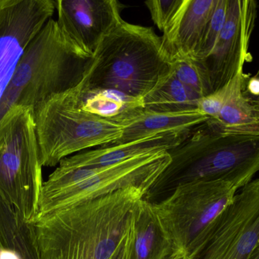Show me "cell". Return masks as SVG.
<instances>
[{
	"instance_id": "26",
	"label": "cell",
	"mask_w": 259,
	"mask_h": 259,
	"mask_svg": "<svg viewBox=\"0 0 259 259\" xmlns=\"http://www.w3.org/2000/svg\"><path fill=\"white\" fill-rule=\"evenodd\" d=\"M133 237H134V232H133L132 220L131 226H130L128 231H127L124 240H123L122 243L120 245L119 247L117 249L116 252H115V253L114 254L113 256L111 259H131Z\"/></svg>"
},
{
	"instance_id": "25",
	"label": "cell",
	"mask_w": 259,
	"mask_h": 259,
	"mask_svg": "<svg viewBox=\"0 0 259 259\" xmlns=\"http://www.w3.org/2000/svg\"><path fill=\"white\" fill-rule=\"evenodd\" d=\"M242 94L248 101L259 108V68L252 77L244 73Z\"/></svg>"
},
{
	"instance_id": "28",
	"label": "cell",
	"mask_w": 259,
	"mask_h": 259,
	"mask_svg": "<svg viewBox=\"0 0 259 259\" xmlns=\"http://www.w3.org/2000/svg\"><path fill=\"white\" fill-rule=\"evenodd\" d=\"M249 259H259V245L257 246L256 249L254 250V252H252Z\"/></svg>"
},
{
	"instance_id": "5",
	"label": "cell",
	"mask_w": 259,
	"mask_h": 259,
	"mask_svg": "<svg viewBox=\"0 0 259 259\" xmlns=\"http://www.w3.org/2000/svg\"><path fill=\"white\" fill-rule=\"evenodd\" d=\"M82 101L77 87L33 109L42 167H55L73 154L110 145L121 138L124 126L87 112Z\"/></svg>"
},
{
	"instance_id": "7",
	"label": "cell",
	"mask_w": 259,
	"mask_h": 259,
	"mask_svg": "<svg viewBox=\"0 0 259 259\" xmlns=\"http://www.w3.org/2000/svg\"><path fill=\"white\" fill-rule=\"evenodd\" d=\"M237 188L221 181L180 186L154 204L177 251L187 249L233 202Z\"/></svg>"
},
{
	"instance_id": "10",
	"label": "cell",
	"mask_w": 259,
	"mask_h": 259,
	"mask_svg": "<svg viewBox=\"0 0 259 259\" xmlns=\"http://www.w3.org/2000/svg\"><path fill=\"white\" fill-rule=\"evenodd\" d=\"M256 17V2L228 0L225 24L215 46L208 57L199 59L206 71L212 92L243 71Z\"/></svg>"
},
{
	"instance_id": "4",
	"label": "cell",
	"mask_w": 259,
	"mask_h": 259,
	"mask_svg": "<svg viewBox=\"0 0 259 259\" xmlns=\"http://www.w3.org/2000/svg\"><path fill=\"white\" fill-rule=\"evenodd\" d=\"M171 71L161 36L152 27L121 19L94 51L77 88L82 96L96 90H113L143 100Z\"/></svg>"
},
{
	"instance_id": "23",
	"label": "cell",
	"mask_w": 259,
	"mask_h": 259,
	"mask_svg": "<svg viewBox=\"0 0 259 259\" xmlns=\"http://www.w3.org/2000/svg\"><path fill=\"white\" fill-rule=\"evenodd\" d=\"M243 71H240L229 83L225 85L217 91L205 97H201L198 101V111L202 113L208 119H214L218 117L221 109L229 98L238 82L241 79Z\"/></svg>"
},
{
	"instance_id": "19",
	"label": "cell",
	"mask_w": 259,
	"mask_h": 259,
	"mask_svg": "<svg viewBox=\"0 0 259 259\" xmlns=\"http://www.w3.org/2000/svg\"><path fill=\"white\" fill-rule=\"evenodd\" d=\"M200 98V96L183 85L171 71L143 98V107L145 110L155 113L198 110Z\"/></svg>"
},
{
	"instance_id": "22",
	"label": "cell",
	"mask_w": 259,
	"mask_h": 259,
	"mask_svg": "<svg viewBox=\"0 0 259 259\" xmlns=\"http://www.w3.org/2000/svg\"><path fill=\"white\" fill-rule=\"evenodd\" d=\"M227 9L228 0H218L217 6L208 23L199 53L195 59H204L211 54L225 24Z\"/></svg>"
},
{
	"instance_id": "1",
	"label": "cell",
	"mask_w": 259,
	"mask_h": 259,
	"mask_svg": "<svg viewBox=\"0 0 259 259\" xmlns=\"http://www.w3.org/2000/svg\"><path fill=\"white\" fill-rule=\"evenodd\" d=\"M148 190L130 187L36 216L41 259H111L128 231Z\"/></svg>"
},
{
	"instance_id": "6",
	"label": "cell",
	"mask_w": 259,
	"mask_h": 259,
	"mask_svg": "<svg viewBox=\"0 0 259 259\" xmlns=\"http://www.w3.org/2000/svg\"><path fill=\"white\" fill-rule=\"evenodd\" d=\"M42 168L33 109L13 106L0 120V193L30 223L39 211Z\"/></svg>"
},
{
	"instance_id": "8",
	"label": "cell",
	"mask_w": 259,
	"mask_h": 259,
	"mask_svg": "<svg viewBox=\"0 0 259 259\" xmlns=\"http://www.w3.org/2000/svg\"><path fill=\"white\" fill-rule=\"evenodd\" d=\"M258 245L259 178L237 193L184 259H249Z\"/></svg>"
},
{
	"instance_id": "2",
	"label": "cell",
	"mask_w": 259,
	"mask_h": 259,
	"mask_svg": "<svg viewBox=\"0 0 259 259\" xmlns=\"http://www.w3.org/2000/svg\"><path fill=\"white\" fill-rule=\"evenodd\" d=\"M167 152L170 163L143 198L151 203L190 182L221 181L240 190L259 171V134L222 132L207 122Z\"/></svg>"
},
{
	"instance_id": "18",
	"label": "cell",
	"mask_w": 259,
	"mask_h": 259,
	"mask_svg": "<svg viewBox=\"0 0 259 259\" xmlns=\"http://www.w3.org/2000/svg\"><path fill=\"white\" fill-rule=\"evenodd\" d=\"M244 73L217 117L207 123L214 129L228 133L259 134V108L242 94Z\"/></svg>"
},
{
	"instance_id": "3",
	"label": "cell",
	"mask_w": 259,
	"mask_h": 259,
	"mask_svg": "<svg viewBox=\"0 0 259 259\" xmlns=\"http://www.w3.org/2000/svg\"><path fill=\"white\" fill-rule=\"evenodd\" d=\"M94 59L57 21L50 19L23 50L0 97V120L15 106L34 109L53 96L77 88Z\"/></svg>"
},
{
	"instance_id": "16",
	"label": "cell",
	"mask_w": 259,
	"mask_h": 259,
	"mask_svg": "<svg viewBox=\"0 0 259 259\" xmlns=\"http://www.w3.org/2000/svg\"><path fill=\"white\" fill-rule=\"evenodd\" d=\"M208 120V117L198 110L155 113L143 109L123 123L122 135L110 145L132 142L170 131L193 129Z\"/></svg>"
},
{
	"instance_id": "12",
	"label": "cell",
	"mask_w": 259,
	"mask_h": 259,
	"mask_svg": "<svg viewBox=\"0 0 259 259\" xmlns=\"http://www.w3.org/2000/svg\"><path fill=\"white\" fill-rule=\"evenodd\" d=\"M218 0H183L161 36L172 61L196 58Z\"/></svg>"
},
{
	"instance_id": "21",
	"label": "cell",
	"mask_w": 259,
	"mask_h": 259,
	"mask_svg": "<svg viewBox=\"0 0 259 259\" xmlns=\"http://www.w3.org/2000/svg\"><path fill=\"white\" fill-rule=\"evenodd\" d=\"M172 71L183 85L200 96L212 93L206 71L199 59L184 57L172 61Z\"/></svg>"
},
{
	"instance_id": "15",
	"label": "cell",
	"mask_w": 259,
	"mask_h": 259,
	"mask_svg": "<svg viewBox=\"0 0 259 259\" xmlns=\"http://www.w3.org/2000/svg\"><path fill=\"white\" fill-rule=\"evenodd\" d=\"M131 259H167L178 252L153 203L142 199L133 217Z\"/></svg>"
},
{
	"instance_id": "27",
	"label": "cell",
	"mask_w": 259,
	"mask_h": 259,
	"mask_svg": "<svg viewBox=\"0 0 259 259\" xmlns=\"http://www.w3.org/2000/svg\"><path fill=\"white\" fill-rule=\"evenodd\" d=\"M185 258V254L184 252H180V251H178V252H175L173 255H170L168 258L167 259H184Z\"/></svg>"
},
{
	"instance_id": "11",
	"label": "cell",
	"mask_w": 259,
	"mask_h": 259,
	"mask_svg": "<svg viewBox=\"0 0 259 259\" xmlns=\"http://www.w3.org/2000/svg\"><path fill=\"white\" fill-rule=\"evenodd\" d=\"M117 0H57L59 26L77 44L94 53L103 38L122 19Z\"/></svg>"
},
{
	"instance_id": "17",
	"label": "cell",
	"mask_w": 259,
	"mask_h": 259,
	"mask_svg": "<svg viewBox=\"0 0 259 259\" xmlns=\"http://www.w3.org/2000/svg\"><path fill=\"white\" fill-rule=\"evenodd\" d=\"M0 259H41L34 227L0 193Z\"/></svg>"
},
{
	"instance_id": "20",
	"label": "cell",
	"mask_w": 259,
	"mask_h": 259,
	"mask_svg": "<svg viewBox=\"0 0 259 259\" xmlns=\"http://www.w3.org/2000/svg\"><path fill=\"white\" fill-rule=\"evenodd\" d=\"M82 108L101 118L119 123L144 109L143 100L113 90H96L83 96Z\"/></svg>"
},
{
	"instance_id": "14",
	"label": "cell",
	"mask_w": 259,
	"mask_h": 259,
	"mask_svg": "<svg viewBox=\"0 0 259 259\" xmlns=\"http://www.w3.org/2000/svg\"><path fill=\"white\" fill-rule=\"evenodd\" d=\"M56 9L54 0H0V39L16 40L24 50Z\"/></svg>"
},
{
	"instance_id": "24",
	"label": "cell",
	"mask_w": 259,
	"mask_h": 259,
	"mask_svg": "<svg viewBox=\"0 0 259 259\" xmlns=\"http://www.w3.org/2000/svg\"><path fill=\"white\" fill-rule=\"evenodd\" d=\"M182 3L183 0H150L145 2V5L150 12L154 24L163 32L176 15Z\"/></svg>"
},
{
	"instance_id": "9",
	"label": "cell",
	"mask_w": 259,
	"mask_h": 259,
	"mask_svg": "<svg viewBox=\"0 0 259 259\" xmlns=\"http://www.w3.org/2000/svg\"><path fill=\"white\" fill-rule=\"evenodd\" d=\"M170 158L168 152L147 154L103 167L82 182L39 199L37 216L97 199L130 187L149 190Z\"/></svg>"
},
{
	"instance_id": "13",
	"label": "cell",
	"mask_w": 259,
	"mask_h": 259,
	"mask_svg": "<svg viewBox=\"0 0 259 259\" xmlns=\"http://www.w3.org/2000/svg\"><path fill=\"white\" fill-rule=\"evenodd\" d=\"M192 131L193 129L170 131L132 142L85 151L62 160L59 167L62 169L106 167L140 155L169 152L182 143Z\"/></svg>"
}]
</instances>
